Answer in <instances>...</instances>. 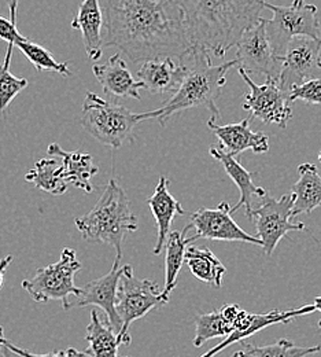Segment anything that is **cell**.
Instances as JSON below:
<instances>
[{
	"instance_id": "32",
	"label": "cell",
	"mask_w": 321,
	"mask_h": 357,
	"mask_svg": "<svg viewBox=\"0 0 321 357\" xmlns=\"http://www.w3.org/2000/svg\"><path fill=\"white\" fill-rule=\"evenodd\" d=\"M28 84L29 82L26 79L15 77L10 73V68H6L3 62H0V113L6 112L14 98L26 89Z\"/></svg>"
},
{
	"instance_id": "10",
	"label": "cell",
	"mask_w": 321,
	"mask_h": 357,
	"mask_svg": "<svg viewBox=\"0 0 321 357\" xmlns=\"http://www.w3.org/2000/svg\"><path fill=\"white\" fill-rule=\"evenodd\" d=\"M321 80V40L298 36L287 47L279 87L287 93L308 82Z\"/></svg>"
},
{
	"instance_id": "33",
	"label": "cell",
	"mask_w": 321,
	"mask_h": 357,
	"mask_svg": "<svg viewBox=\"0 0 321 357\" xmlns=\"http://www.w3.org/2000/svg\"><path fill=\"white\" fill-rule=\"evenodd\" d=\"M298 99L311 105H321V80H312L292 89L290 93V102H295Z\"/></svg>"
},
{
	"instance_id": "12",
	"label": "cell",
	"mask_w": 321,
	"mask_h": 357,
	"mask_svg": "<svg viewBox=\"0 0 321 357\" xmlns=\"http://www.w3.org/2000/svg\"><path fill=\"white\" fill-rule=\"evenodd\" d=\"M236 59L239 68L247 73L264 75L267 80L279 84L284 58L277 56L267 35L265 18L246 31L236 45Z\"/></svg>"
},
{
	"instance_id": "34",
	"label": "cell",
	"mask_w": 321,
	"mask_h": 357,
	"mask_svg": "<svg viewBox=\"0 0 321 357\" xmlns=\"http://www.w3.org/2000/svg\"><path fill=\"white\" fill-rule=\"evenodd\" d=\"M0 341H1L3 344H6L14 354H17L18 356L21 357H92L90 354L77 351V349H75V348H69V349H66V351H58V352H52V354L38 355V354H32V352H29V351H25V349H21V348L13 345V344L8 342L4 337H0Z\"/></svg>"
},
{
	"instance_id": "18",
	"label": "cell",
	"mask_w": 321,
	"mask_h": 357,
	"mask_svg": "<svg viewBox=\"0 0 321 357\" xmlns=\"http://www.w3.org/2000/svg\"><path fill=\"white\" fill-rule=\"evenodd\" d=\"M92 72L104 93L114 98L140 99V89H144V86L141 82L134 79L120 54L111 55L103 63H95Z\"/></svg>"
},
{
	"instance_id": "26",
	"label": "cell",
	"mask_w": 321,
	"mask_h": 357,
	"mask_svg": "<svg viewBox=\"0 0 321 357\" xmlns=\"http://www.w3.org/2000/svg\"><path fill=\"white\" fill-rule=\"evenodd\" d=\"M185 264L192 275L199 280L220 289L227 268L216 257V255L205 246H189L185 253Z\"/></svg>"
},
{
	"instance_id": "5",
	"label": "cell",
	"mask_w": 321,
	"mask_h": 357,
	"mask_svg": "<svg viewBox=\"0 0 321 357\" xmlns=\"http://www.w3.org/2000/svg\"><path fill=\"white\" fill-rule=\"evenodd\" d=\"M148 120V112L134 113L93 92H87L83 103L81 126L93 139L111 149H120L131 140L139 123Z\"/></svg>"
},
{
	"instance_id": "16",
	"label": "cell",
	"mask_w": 321,
	"mask_h": 357,
	"mask_svg": "<svg viewBox=\"0 0 321 357\" xmlns=\"http://www.w3.org/2000/svg\"><path fill=\"white\" fill-rule=\"evenodd\" d=\"M189 66L185 59L176 62L173 56H164L150 59L139 68V82L143 83L144 89L151 93H169L176 92L182 86Z\"/></svg>"
},
{
	"instance_id": "36",
	"label": "cell",
	"mask_w": 321,
	"mask_h": 357,
	"mask_svg": "<svg viewBox=\"0 0 321 357\" xmlns=\"http://www.w3.org/2000/svg\"><path fill=\"white\" fill-rule=\"evenodd\" d=\"M0 355L3 357H19L17 354H14L6 344L0 341Z\"/></svg>"
},
{
	"instance_id": "19",
	"label": "cell",
	"mask_w": 321,
	"mask_h": 357,
	"mask_svg": "<svg viewBox=\"0 0 321 357\" xmlns=\"http://www.w3.org/2000/svg\"><path fill=\"white\" fill-rule=\"evenodd\" d=\"M169 178L161 176L155 187L154 194L148 198L150 211L157 223V242L152 255L158 256L165 248L166 239L171 234V227L176 216H184L185 211L182 204L169 192Z\"/></svg>"
},
{
	"instance_id": "23",
	"label": "cell",
	"mask_w": 321,
	"mask_h": 357,
	"mask_svg": "<svg viewBox=\"0 0 321 357\" xmlns=\"http://www.w3.org/2000/svg\"><path fill=\"white\" fill-rule=\"evenodd\" d=\"M298 181L292 185L294 195L292 218L306 213L311 215L321 206V175L313 164H302L298 167Z\"/></svg>"
},
{
	"instance_id": "35",
	"label": "cell",
	"mask_w": 321,
	"mask_h": 357,
	"mask_svg": "<svg viewBox=\"0 0 321 357\" xmlns=\"http://www.w3.org/2000/svg\"><path fill=\"white\" fill-rule=\"evenodd\" d=\"M14 257L13 256H6L4 259L0 260V289L3 286V282H4V273H6V269L7 267L13 263Z\"/></svg>"
},
{
	"instance_id": "3",
	"label": "cell",
	"mask_w": 321,
	"mask_h": 357,
	"mask_svg": "<svg viewBox=\"0 0 321 357\" xmlns=\"http://www.w3.org/2000/svg\"><path fill=\"white\" fill-rule=\"evenodd\" d=\"M194 62L175 95L159 109L148 110L150 120L157 119L162 127L166 126L168 120L183 110L194 107H206L212 112L213 119H220V110L217 99L221 95V89L227 83V73L232 68H237V59L224 62L221 65L212 63V55L205 52L191 54Z\"/></svg>"
},
{
	"instance_id": "13",
	"label": "cell",
	"mask_w": 321,
	"mask_h": 357,
	"mask_svg": "<svg viewBox=\"0 0 321 357\" xmlns=\"http://www.w3.org/2000/svg\"><path fill=\"white\" fill-rule=\"evenodd\" d=\"M230 205L221 202L217 208H201L191 215V225L199 238L223 242H244L263 246L258 236L250 235L232 219Z\"/></svg>"
},
{
	"instance_id": "22",
	"label": "cell",
	"mask_w": 321,
	"mask_h": 357,
	"mask_svg": "<svg viewBox=\"0 0 321 357\" xmlns=\"http://www.w3.org/2000/svg\"><path fill=\"white\" fill-rule=\"evenodd\" d=\"M51 157L62 160L66 181L73 184L86 192H92L91 178L99 172V168L93 164L91 154L84 151H66L58 143H51L47 149Z\"/></svg>"
},
{
	"instance_id": "27",
	"label": "cell",
	"mask_w": 321,
	"mask_h": 357,
	"mask_svg": "<svg viewBox=\"0 0 321 357\" xmlns=\"http://www.w3.org/2000/svg\"><path fill=\"white\" fill-rule=\"evenodd\" d=\"M25 178L36 188L52 195H62L68 191L63 167L55 158H43L38 161Z\"/></svg>"
},
{
	"instance_id": "14",
	"label": "cell",
	"mask_w": 321,
	"mask_h": 357,
	"mask_svg": "<svg viewBox=\"0 0 321 357\" xmlns=\"http://www.w3.org/2000/svg\"><path fill=\"white\" fill-rule=\"evenodd\" d=\"M121 257H116L113 268L102 278L95 279L83 287V291L76 297L72 307H88L95 305L106 313L107 321L116 330V333L123 331V323L117 312V294L120 279L123 276V267H120Z\"/></svg>"
},
{
	"instance_id": "1",
	"label": "cell",
	"mask_w": 321,
	"mask_h": 357,
	"mask_svg": "<svg viewBox=\"0 0 321 357\" xmlns=\"http://www.w3.org/2000/svg\"><path fill=\"white\" fill-rule=\"evenodd\" d=\"M103 47L117 48L132 63L194 54L176 0H104Z\"/></svg>"
},
{
	"instance_id": "29",
	"label": "cell",
	"mask_w": 321,
	"mask_h": 357,
	"mask_svg": "<svg viewBox=\"0 0 321 357\" xmlns=\"http://www.w3.org/2000/svg\"><path fill=\"white\" fill-rule=\"evenodd\" d=\"M195 338L192 341L195 348H201L206 341L213 338L228 337L233 326L220 310L209 313H201L195 317Z\"/></svg>"
},
{
	"instance_id": "6",
	"label": "cell",
	"mask_w": 321,
	"mask_h": 357,
	"mask_svg": "<svg viewBox=\"0 0 321 357\" xmlns=\"http://www.w3.org/2000/svg\"><path fill=\"white\" fill-rule=\"evenodd\" d=\"M83 268L77 260L76 252L70 248L62 250L59 261L40 268L31 279L22 282V289L29 293L33 301L48 303L58 300L62 303L63 310H70L69 297H79L83 289L75 284L76 273Z\"/></svg>"
},
{
	"instance_id": "2",
	"label": "cell",
	"mask_w": 321,
	"mask_h": 357,
	"mask_svg": "<svg viewBox=\"0 0 321 357\" xmlns=\"http://www.w3.org/2000/svg\"><path fill=\"white\" fill-rule=\"evenodd\" d=\"M196 52L223 58L261 21L268 0H176Z\"/></svg>"
},
{
	"instance_id": "15",
	"label": "cell",
	"mask_w": 321,
	"mask_h": 357,
	"mask_svg": "<svg viewBox=\"0 0 321 357\" xmlns=\"http://www.w3.org/2000/svg\"><path fill=\"white\" fill-rule=\"evenodd\" d=\"M316 307L315 304L312 305H305L301 308H295V310H288V311H271L268 313H261V314H256V313H249L246 311H240L235 324H233V330L228 337L224 338V341H221L220 344H217L214 348H212L209 352H206L205 355L201 357H214L219 355L220 352H223L226 348H228L230 345L236 344V342H242L246 338L254 335L256 333L275 326V324H287L292 320H295L298 316H304L308 313L316 312Z\"/></svg>"
},
{
	"instance_id": "7",
	"label": "cell",
	"mask_w": 321,
	"mask_h": 357,
	"mask_svg": "<svg viewBox=\"0 0 321 357\" xmlns=\"http://www.w3.org/2000/svg\"><path fill=\"white\" fill-rule=\"evenodd\" d=\"M265 8L274 13L272 20H265V28L277 56L284 58L287 47L294 38L308 36L321 40L320 22L316 6L302 4L298 7H283L267 1Z\"/></svg>"
},
{
	"instance_id": "42",
	"label": "cell",
	"mask_w": 321,
	"mask_h": 357,
	"mask_svg": "<svg viewBox=\"0 0 321 357\" xmlns=\"http://www.w3.org/2000/svg\"><path fill=\"white\" fill-rule=\"evenodd\" d=\"M125 357H128V356H125Z\"/></svg>"
},
{
	"instance_id": "30",
	"label": "cell",
	"mask_w": 321,
	"mask_h": 357,
	"mask_svg": "<svg viewBox=\"0 0 321 357\" xmlns=\"http://www.w3.org/2000/svg\"><path fill=\"white\" fill-rule=\"evenodd\" d=\"M15 47H18L24 52V55L29 59V62L35 66L36 70H39V72L51 70L63 77L72 76V72L69 70V62H65V63L58 62L52 56V54L45 47L38 45L35 42H31L28 39L18 43Z\"/></svg>"
},
{
	"instance_id": "25",
	"label": "cell",
	"mask_w": 321,
	"mask_h": 357,
	"mask_svg": "<svg viewBox=\"0 0 321 357\" xmlns=\"http://www.w3.org/2000/svg\"><path fill=\"white\" fill-rule=\"evenodd\" d=\"M192 228L191 224H188L183 231H171L166 243H165V286L162 290V296L169 301L171 293L176 289L178 286V276L179 272L185 263V253H187V246L199 239V236L195 234L194 236L185 238L187 231Z\"/></svg>"
},
{
	"instance_id": "38",
	"label": "cell",
	"mask_w": 321,
	"mask_h": 357,
	"mask_svg": "<svg viewBox=\"0 0 321 357\" xmlns=\"http://www.w3.org/2000/svg\"><path fill=\"white\" fill-rule=\"evenodd\" d=\"M302 4H305V3H304V0H294V3H292V6H295V7L302 6Z\"/></svg>"
},
{
	"instance_id": "40",
	"label": "cell",
	"mask_w": 321,
	"mask_h": 357,
	"mask_svg": "<svg viewBox=\"0 0 321 357\" xmlns=\"http://www.w3.org/2000/svg\"><path fill=\"white\" fill-rule=\"evenodd\" d=\"M318 326H319V328H320V331H321V320H320V321H319V324H318Z\"/></svg>"
},
{
	"instance_id": "9",
	"label": "cell",
	"mask_w": 321,
	"mask_h": 357,
	"mask_svg": "<svg viewBox=\"0 0 321 357\" xmlns=\"http://www.w3.org/2000/svg\"><path fill=\"white\" fill-rule=\"evenodd\" d=\"M292 194H284L280 198H275L267 192L261 198V205L253 211L251 219H254L257 236L263 242L261 248L265 256H272L279 242L290 231H308L306 224L292 222Z\"/></svg>"
},
{
	"instance_id": "24",
	"label": "cell",
	"mask_w": 321,
	"mask_h": 357,
	"mask_svg": "<svg viewBox=\"0 0 321 357\" xmlns=\"http://www.w3.org/2000/svg\"><path fill=\"white\" fill-rule=\"evenodd\" d=\"M86 340L90 345L86 352L92 357H118V348L123 344L130 345L132 341V338L116 333L110 323H104L95 310L91 312V321L87 326Z\"/></svg>"
},
{
	"instance_id": "4",
	"label": "cell",
	"mask_w": 321,
	"mask_h": 357,
	"mask_svg": "<svg viewBox=\"0 0 321 357\" xmlns=\"http://www.w3.org/2000/svg\"><path fill=\"white\" fill-rule=\"evenodd\" d=\"M75 224L86 241L113 246L121 259L124 238L138 229L130 198L114 178L109 181L91 212L75 219Z\"/></svg>"
},
{
	"instance_id": "31",
	"label": "cell",
	"mask_w": 321,
	"mask_h": 357,
	"mask_svg": "<svg viewBox=\"0 0 321 357\" xmlns=\"http://www.w3.org/2000/svg\"><path fill=\"white\" fill-rule=\"evenodd\" d=\"M8 10H10V20H6L0 15V39L7 42V51L3 61V65L6 68H10L11 56H13V48L18 43L24 42L26 38H24L18 28H17V10H18V0H7Z\"/></svg>"
},
{
	"instance_id": "39",
	"label": "cell",
	"mask_w": 321,
	"mask_h": 357,
	"mask_svg": "<svg viewBox=\"0 0 321 357\" xmlns=\"http://www.w3.org/2000/svg\"><path fill=\"white\" fill-rule=\"evenodd\" d=\"M0 337H4V331H3V327L0 326Z\"/></svg>"
},
{
	"instance_id": "21",
	"label": "cell",
	"mask_w": 321,
	"mask_h": 357,
	"mask_svg": "<svg viewBox=\"0 0 321 357\" xmlns=\"http://www.w3.org/2000/svg\"><path fill=\"white\" fill-rule=\"evenodd\" d=\"M104 26V14L99 0H83L72 28L81 32L87 55L91 61H97L103 52L102 28Z\"/></svg>"
},
{
	"instance_id": "17",
	"label": "cell",
	"mask_w": 321,
	"mask_h": 357,
	"mask_svg": "<svg viewBox=\"0 0 321 357\" xmlns=\"http://www.w3.org/2000/svg\"><path fill=\"white\" fill-rule=\"evenodd\" d=\"M250 120L244 119L236 124L219 126L212 117L208 121L209 130L216 135L221 143V149L237 157L246 150H251L256 154H264L269 150V137L264 132H254L250 128Z\"/></svg>"
},
{
	"instance_id": "41",
	"label": "cell",
	"mask_w": 321,
	"mask_h": 357,
	"mask_svg": "<svg viewBox=\"0 0 321 357\" xmlns=\"http://www.w3.org/2000/svg\"><path fill=\"white\" fill-rule=\"evenodd\" d=\"M319 161H320V162H321V151H320V154H319Z\"/></svg>"
},
{
	"instance_id": "11",
	"label": "cell",
	"mask_w": 321,
	"mask_h": 357,
	"mask_svg": "<svg viewBox=\"0 0 321 357\" xmlns=\"http://www.w3.org/2000/svg\"><path fill=\"white\" fill-rule=\"evenodd\" d=\"M237 73L250 89L243 103V109L250 113V119H260L264 124H275L285 130L292 117V110L288 106L290 93L284 92L276 82L271 80H267L263 86L256 84L249 73L239 66Z\"/></svg>"
},
{
	"instance_id": "37",
	"label": "cell",
	"mask_w": 321,
	"mask_h": 357,
	"mask_svg": "<svg viewBox=\"0 0 321 357\" xmlns=\"http://www.w3.org/2000/svg\"><path fill=\"white\" fill-rule=\"evenodd\" d=\"M313 304H315L316 310H318V311H320L321 312V296H319V297H316V298H315V303H313Z\"/></svg>"
},
{
	"instance_id": "28",
	"label": "cell",
	"mask_w": 321,
	"mask_h": 357,
	"mask_svg": "<svg viewBox=\"0 0 321 357\" xmlns=\"http://www.w3.org/2000/svg\"><path fill=\"white\" fill-rule=\"evenodd\" d=\"M242 349L235 352L232 357H308L320 354L321 345L298 347L292 341L281 338L275 344L265 347H256L244 341L240 342Z\"/></svg>"
},
{
	"instance_id": "20",
	"label": "cell",
	"mask_w": 321,
	"mask_h": 357,
	"mask_svg": "<svg viewBox=\"0 0 321 357\" xmlns=\"http://www.w3.org/2000/svg\"><path fill=\"white\" fill-rule=\"evenodd\" d=\"M210 155L217 160L219 162H221L224 171L227 172V175L232 178V181L236 184V187L240 191V198L237 201V204L235 206H232L230 212L232 215L240 209L242 206H244L246 211V216L251 220L253 216V198L258 197L263 198L268 191H265L263 187H257L253 181L254 176H257L256 174L249 172L237 160L235 155H232L230 153H227L224 149L221 147H212L210 149Z\"/></svg>"
},
{
	"instance_id": "8",
	"label": "cell",
	"mask_w": 321,
	"mask_h": 357,
	"mask_svg": "<svg viewBox=\"0 0 321 357\" xmlns=\"http://www.w3.org/2000/svg\"><path fill=\"white\" fill-rule=\"evenodd\" d=\"M168 303L155 282L139 279L134 273V268L128 264L123 266L117 294V312L123 323V331L120 334L123 337L131 338L128 330L135 320Z\"/></svg>"
}]
</instances>
